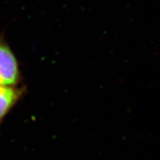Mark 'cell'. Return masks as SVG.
<instances>
[{"mask_svg":"<svg viewBox=\"0 0 160 160\" xmlns=\"http://www.w3.org/2000/svg\"><path fill=\"white\" fill-rule=\"evenodd\" d=\"M22 82L19 60L3 36H0V86L19 87Z\"/></svg>","mask_w":160,"mask_h":160,"instance_id":"cell-1","label":"cell"},{"mask_svg":"<svg viewBox=\"0 0 160 160\" xmlns=\"http://www.w3.org/2000/svg\"><path fill=\"white\" fill-rule=\"evenodd\" d=\"M26 93L25 86H0V125L8 114L17 105Z\"/></svg>","mask_w":160,"mask_h":160,"instance_id":"cell-2","label":"cell"}]
</instances>
